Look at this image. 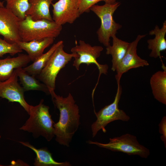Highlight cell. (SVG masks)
Masks as SVG:
<instances>
[{
    "mask_svg": "<svg viewBox=\"0 0 166 166\" xmlns=\"http://www.w3.org/2000/svg\"><path fill=\"white\" fill-rule=\"evenodd\" d=\"M103 49L101 46H92L83 40H79V45H76L71 49V53L76 55L74 58L73 66L78 70L82 64H86L87 65L94 64L99 70V77L101 74H106L108 69V65L106 64H101L97 61Z\"/></svg>",
    "mask_w": 166,
    "mask_h": 166,
    "instance_id": "obj_8",
    "label": "cell"
},
{
    "mask_svg": "<svg viewBox=\"0 0 166 166\" xmlns=\"http://www.w3.org/2000/svg\"><path fill=\"white\" fill-rule=\"evenodd\" d=\"M23 146L27 147L34 151L36 154L34 165L35 166H70L67 161L59 162L56 161L52 154L46 148L38 149L28 142H18Z\"/></svg>",
    "mask_w": 166,
    "mask_h": 166,
    "instance_id": "obj_17",
    "label": "cell"
},
{
    "mask_svg": "<svg viewBox=\"0 0 166 166\" xmlns=\"http://www.w3.org/2000/svg\"><path fill=\"white\" fill-rule=\"evenodd\" d=\"M111 38L112 45L106 47V53L112 56L111 70L114 72L117 66L125 55L130 43L119 39L116 35L113 36Z\"/></svg>",
    "mask_w": 166,
    "mask_h": 166,
    "instance_id": "obj_19",
    "label": "cell"
},
{
    "mask_svg": "<svg viewBox=\"0 0 166 166\" xmlns=\"http://www.w3.org/2000/svg\"><path fill=\"white\" fill-rule=\"evenodd\" d=\"M50 94L60 112L59 121L53 125L55 140L60 145L69 147L80 124L78 106L70 93L65 97L56 94L54 90Z\"/></svg>",
    "mask_w": 166,
    "mask_h": 166,
    "instance_id": "obj_1",
    "label": "cell"
},
{
    "mask_svg": "<svg viewBox=\"0 0 166 166\" xmlns=\"http://www.w3.org/2000/svg\"><path fill=\"white\" fill-rule=\"evenodd\" d=\"M163 70L158 71L151 77L150 84L154 98L166 105V67L163 64Z\"/></svg>",
    "mask_w": 166,
    "mask_h": 166,
    "instance_id": "obj_15",
    "label": "cell"
},
{
    "mask_svg": "<svg viewBox=\"0 0 166 166\" xmlns=\"http://www.w3.org/2000/svg\"><path fill=\"white\" fill-rule=\"evenodd\" d=\"M6 7L20 20L24 19L30 7L29 0H6Z\"/></svg>",
    "mask_w": 166,
    "mask_h": 166,
    "instance_id": "obj_22",
    "label": "cell"
},
{
    "mask_svg": "<svg viewBox=\"0 0 166 166\" xmlns=\"http://www.w3.org/2000/svg\"><path fill=\"white\" fill-rule=\"evenodd\" d=\"M53 0H29L30 7L26 13L34 21L46 19L53 21L49 7Z\"/></svg>",
    "mask_w": 166,
    "mask_h": 166,
    "instance_id": "obj_18",
    "label": "cell"
},
{
    "mask_svg": "<svg viewBox=\"0 0 166 166\" xmlns=\"http://www.w3.org/2000/svg\"><path fill=\"white\" fill-rule=\"evenodd\" d=\"M87 143L113 152H121L129 155H138L144 158H147L150 154L149 150L140 144L135 136L129 133L110 138L109 142L106 144L90 140H88Z\"/></svg>",
    "mask_w": 166,
    "mask_h": 166,
    "instance_id": "obj_7",
    "label": "cell"
},
{
    "mask_svg": "<svg viewBox=\"0 0 166 166\" xmlns=\"http://www.w3.org/2000/svg\"><path fill=\"white\" fill-rule=\"evenodd\" d=\"M115 0H78V8L80 14L88 12L90 8L97 2L104 1L105 3H113L116 2Z\"/></svg>",
    "mask_w": 166,
    "mask_h": 166,
    "instance_id": "obj_24",
    "label": "cell"
},
{
    "mask_svg": "<svg viewBox=\"0 0 166 166\" xmlns=\"http://www.w3.org/2000/svg\"><path fill=\"white\" fill-rule=\"evenodd\" d=\"M62 29V25L53 21L46 19L34 21L28 16H26L19 23L21 41L25 42L48 38H54L60 34Z\"/></svg>",
    "mask_w": 166,
    "mask_h": 166,
    "instance_id": "obj_3",
    "label": "cell"
},
{
    "mask_svg": "<svg viewBox=\"0 0 166 166\" xmlns=\"http://www.w3.org/2000/svg\"><path fill=\"white\" fill-rule=\"evenodd\" d=\"M22 51L17 43H9L0 37V57L6 54L13 55Z\"/></svg>",
    "mask_w": 166,
    "mask_h": 166,
    "instance_id": "obj_23",
    "label": "cell"
},
{
    "mask_svg": "<svg viewBox=\"0 0 166 166\" xmlns=\"http://www.w3.org/2000/svg\"><path fill=\"white\" fill-rule=\"evenodd\" d=\"M53 20L62 25L72 24L81 15L78 8V0H59L52 4Z\"/></svg>",
    "mask_w": 166,
    "mask_h": 166,
    "instance_id": "obj_12",
    "label": "cell"
},
{
    "mask_svg": "<svg viewBox=\"0 0 166 166\" xmlns=\"http://www.w3.org/2000/svg\"><path fill=\"white\" fill-rule=\"evenodd\" d=\"M146 35H139L133 41L130 43L125 55L116 67L115 78L117 82H120L123 74L130 69L149 65L148 61L139 56L136 52L139 42Z\"/></svg>",
    "mask_w": 166,
    "mask_h": 166,
    "instance_id": "obj_10",
    "label": "cell"
},
{
    "mask_svg": "<svg viewBox=\"0 0 166 166\" xmlns=\"http://www.w3.org/2000/svg\"><path fill=\"white\" fill-rule=\"evenodd\" d=\"M2 166V165L0 164V166Z\"/></svg>",
    "mask_w": 166,
    "mask_h": 166,
    "instance_id": "obj_27",
    "label": "cell"
},
{
    "mask_svg": "<svg viewBox=\"0 0 166 166\" xmlns=\"http://www.w3.org/2000/svg\"><path fill=\"white\" fill-rule=\"evenodd\" d=\"M31 60L27 54H19L15 57H10L0 59V81L8 79L16 69L26 67Z\"/></svg>",
    "mask_w": 166,
    "mask_h": 166,
    "instance_id": "obj_13",
    "label": "cell"
},
{
    "mask_svg": "<svg viewBox=\"0 0 166 166\" xmlns=\"http://www.w3.org/2000/svg\"><path fill=\"white\" fill-rule=\"evenodd\" d=\"M166 21L163 22L161 28L156 25L153 30L149 32V35H155L153 39L147 41L148 48L151 50L149 57L155 58L159 57L161 58V52L166 49Z\"/></svg>",
    "mask_w": 166,
    "mask_h": 166,
    "instance_id": "obj_14",
    "label": "cell"
},
{
    "mask_svg": "<svg viewBox=\"0 0 166 166\" xmlns=\"http://www.w3.org/2000/svg\"><path fill=\"white\" fill-rule=\"evenodd\" d=\"M20 20L10 10L0 7V34L10 43L21 41L19 32Z\"/></svg>",
    "mask_w": 166,
    "mask_h": 166,
    "instance_id": "obj_11",
    "label": "cell"
},
{
    "mask_svg": "<svg viewBox=\"0 0 166 166\" xmlns=\"http://www.w3.org/2000/svg\"><path fill=\"white\" fill-rule=\"evenodd\" d=\"M3 4V2L0 1V7H4Z\"/></svg>",
    "mask_w": 166,
    "mask_h": 166,
    "instance_id": "obj_26",
    "label": "cell"
},
{
    "mask_svg": "<svg viewBox=\"0 0 166 166\" xmlns=\"http://www.w3.org/2000/svg\"><path fill=\"white\" fill-rule=\"evenodd\" d=\"M159 132L162 134L160 139L164 142L165 148H166V117H163L159 123Z\"/></svg>",
    "mask_w": 166,
    "mask_h": 166,
    "instance_id": "obj_25",
    "label": "cell"
},
{
    "mask_svg": "<svg viewBox=\"0 0 166 166\" xmlns=\"http://www.w3.org/2000/svg\"><path fill=\"white\" fill-rule=\"evenodd\" d=\"M17 73L25 91L30 90L42 91L50 94L49 89L43 83H41L35 76L30 75L23 68L16 69Z\"/></svg>",
    "mask_w": 166,
    "mask_h": 166,
    "instance_id": "obj_20",
    "label": "cell"
},
{
    "mask_svg": "<svg viewBox=\"0 0 166 166\" xmlns=\"http://www.w3.org/2000/svg\"><path fill=\"white\" fill-rule=\"evenodd\" d=\"M63 42L57 47L45 66L38 75L39 79L47 86L49 93L54 90L56 78L60 70L73 58L76 56L74 53L65 52Z\"/></svg>",
    "mask_w": 166,
    "mask_h": 166,
    "instance_id": "obj_6",
    "label": "cell"
},
{
    "mask_svg": "<svg viewBox=\"0 0 166 166\" xmlns=\"http://www.w3.org/2000/svg\"><path fill=\"white\" fill-rule=\"evenodd\" d=\"M115 0L116 1L117 0Z\"/></svg>",
    "mask_w": 166,
    "mask_h": 166,
    "instance_id": "obj_29",
    "label": "cell"
},
{
    "mask_svg": "<svg viewBox=\"0 0 166 166\" xmlns=\"http://www.w3.org/2000/svg\"><path fill=\"white\" fill-rule=\"evenodd\" d=\"M16 69L8 79L4 81H0V97L6 99L9 102L18 103L29 114L30 105L25 99V91L18 82Z\"/></svg>",
    "mask_w": 166,
    "mask_h": 166,
    "instance_id": "obj_9",
    "label": "cell"
},
{
    "mask_svg": "<svg viewBox=\"0 0 166 166\" xmlns=\"http://www.w3.org/2000/svg\"><path fill=\"white\" fill-rule=\"evenodd\" d=\"M54 40L53 38H48L28 42L19 41L17 43L22 50L27 52L31 61L33 62L43 53L45 49L52 44Z\"/></svg>",
    "mask_w": 166,
    "mask_h": 166,
    "instance_id": "obj_16",
    "label": "cell"
},
{
    "mask_svg": "<svg viewBox=\"0 0 166 166\" xmlns=\"http://www.w3.org/2000/svg\"><path fill=\"white\" fill-rule=\"evenodd\" d=\"M1 138V136H0V139Z\"/></svg>",
    "mask_w": 166,
    "mask_h": 166,
    "instance_id": "obj_28",
    "label": "cell"
},
{
    "mask_svg": "<svg viewBox=\"0 0 166 166\" xmlns=\"http://www.w3.org/2000/svg\"><path fill=\"white\" fill-rule=\"evenodd\" d=\"M63 42V41H60L54 44L46 53H43L33 61L32 64L23 68V69L30 75L35 76L38 75L45 66L56 49Z\"/></svg>",
    "mask_w": 166,
    "mask_h": 166,
    "instance_id": "obj_21",
    "label": "cell"
},
{
    "mask_svg": "<svg viewBox=\"0 0 166 166\" xmlns=\"http://www.w3.org/2000/svg\"><path fill=\"white\" fill-rule=\"evenodd\" d=\"M121 3H105L102 5H94L90 8L101 20V24L97 34L99 41L105 46L110 45V38L116 35L117 31L122 26L114 21L113 15Z\"/></svg>",
    "mask_w": 166,
    "mask_h": 166,
    "instance_id": "obj_4",
    "label": "cell"
},
{
    "mask_svg": "<svg viewBox=\"0 0 166 166\" xmlns=\"http://www.w3.org/2000/svg\"><path fill=\"white\" fill-rule=\"evenodd\" d=\"M117 91L113 101L105 106L97 112L94 111L97 119L91 126L93 137H94L101 130L105 133V127L112 122L118 120L128 121L130 119V117L123 110L119 108L122 88L120 82H117Z\"/></svg>",
    "mask_w": 166,
    "mask_h": 166,
    "instance_id": "obj_5",
    "label": "cell"
},
{
    "mask_svg": "<svg viewBox=\"0 0 166 166\" xmlns=\"http://www.w3.org/2000/svg\"><path fill=\"white\" fill-rule=\"evenodd\" d=\"M43 102L42 99L38 105H30L29 117L19 129L31 133L35 138L41 136L49 141L55 136L54 123L49 113V107Z\"/></svg>",
    "mask_w": 166,
    "mask_h": 166,
    "instance_id": "obj_2",
    "label": "cell"
}]
</instances>
